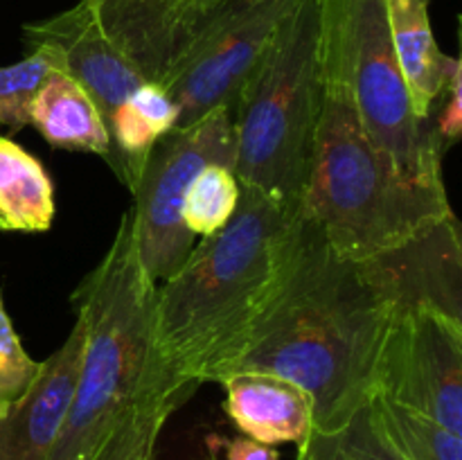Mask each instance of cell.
<instances>
[{
	"instance_id": "obj_15",
	"label": "cell",
	"mask_w": 462,
	"mask_h": 460,
	"mask_svg": "<svg viewBox=\"0 0 462 460\" xmlns=\"http://www.w3.org/2000/svg\"><path fill=\"white\" fill-rule=\"evenodd\" d=\"M54 221V185L36 156L0 135V230L45 233Z\"/></svg>"
},
{
	"instance_id": "obj_25",
	"label": "cell",
	"mask_w": 462,
	"mask_h": 460,
	"mask_svg": "<svg viewBox=\"0 0 462 460\" xmlns=\"http://www.w3.org/2000/svg\"><path fill=\"white\" fill-rule=\"evenodd\" d=\"M203 460H219V458H217L215 449H210V454H208V455H206V458H203Z\"/></svg>"
},
{
	"instance_id": "obj_9",
	"label": "cell",
	"mask_w": 462,
	"mask_h": 460,
	"mask_svg": "<svg viewBox=\"0 0 462 460\" xmlns=\"http://www.w3.org/2000/svg\"><path fill=\"white\" fill-rule=\"evenodd\" d=\"M27 45H50L61 59V72L75 79L97 106L104 124L125 104L144 77L129 57L108 39L90 0L68 12L23 27Z\"/></svg>"
},
{
	"instance_id": "obj_8",
	"label": "cell",
	"mask_w": 462,
	"mask_h": 460,
	"mask_svg": "<svg viewBox=\"0 0 462 460\" xmlns=\"http://www.w3.org/2000/svg\"><path fill=\"white\" fill-rule=\"evenodd\" d=\"M462 436V318L420 307L388 332L377 392Z\"/></svg>"
},
{
	"instance_id": "obj_22",
	"label": "cell",
	"mask_w": 462,
	"mask_h": 460,
	"mask_svg": "<svg viewBox=\"0 0 462 460\" xmlns=\"http://www.w3.org/2000/svg\"><path fill=\"white\" fill-rule=\"evenodd\" d=\"M431 124L445 152L447 147L458 143L462 133V63L449 75L445 93L431 115Z\"/></svg>"
},
{
	"instance_id": "obj_18",
	"label": "cell",
	"mask_w": 462,
	"mask_h": 460,
	"mask_svg": "<svg viewBox=\"0 0 462 460\" xmlns=\"http://www.w3.org/2000/svg\"><path fill=\"white\" fill-rule=\"evenodd\" d=\"M242 185L233 167L208 165L194 176L183 198V224L197 237L219 233L239 206Z\"/></svg>"
},
{
	"instance_id": "obj_17",
	"label": "cell",
	"mask_w": 462,
	"mask_h": 460,
	"mask_svg": "<svg viewBox=\"0 0 462 460\" xmlns=\"http://www.w3.org/2000/svg\"><path fill=\"white\" fill-rule=\"evenodd\" d=\"M382 427L404 460H462V436L442 424L388 400L374 395Z\"/></svg>"
},
{
	"instance_id": "obj_23",
	"label": "cell",
	"mask_w": 462,
	"mask_h": 460,
	"mask_svg": "<svg viewBox=\"0 0 462 460\" xmlns=\"http://www.w3.org/2000/svg\"><path fill=\"white\" fill-rule=\"evenodd\" d=\"M226 458L228 460H280V454L275 446L242 436L226 442Z\"/></svg>"
},
{
	"instance_id": "obj_12",
	"label": "cell",
	"mask_w": 462,
	"mask_h": 460,
	"mask_svg": "<svg viewBox=\"0 0 462 460\" xmlns=\"http://www.w3.org/2000/svg\"><path fill=\"white\" fill-rule=\"evenodd\" d=\"M108 39L140 75L162 84L188 41L185 0H90Z\"/></svg>"
},
{
	"instance_id": "obj_13",
	"label": "cell",
	"mask_w": 462,
	"mask_h": 460,
	"mask_svg": "<svg viewBox=\"0 0 462 460\" xmlns=\"http://www.w3.org/2000/svg\"><path fill=\"white\" fill-rule=\"evenodd\" d=\"M383 5L411 108L420 120H431L460 59L438 48L429 14L431 0H383Z\"/></svg>"
},
{
	"instance_id": "obj_10",
	"label": "cell",
	"mask_w": 462,
	"mask_h": 460,
	"mask_svg": "<svg viewBox=\"0 0 462 460\" xmlns=\"http://www.w3.org/2000/svg\"><path fill=\"white\" fill-rule=\"evenodd\" d=\"M84 345V323L77 318L63 345L41 361L39 377L0 419V460L48 458L75 397Z\"/></svg>"
},
{
	"instance_id": "obj_6",
	"label": "cell",
	"mask_w": 462,
	"mask_h": 460,
	"mask_svg": "<svg viewBox=\"0 0 462 460\" xmlns=\"http://www.w3.org/2000/svg\"><path fill=\"white\" fill-rule=\"evenodd\" d=\"M235 161L233 115L217 108L189 126L161 135L135 180L129 210L135 248L153 284H161L188 260L194 235L183 224V198L194 176L208 165Z\"/></svg>"
},
{
	"instance_id": "obj_14",
	"label": "cell",
	"mask_w": 462,
	"mask_h": 460,
	"mask_svg": "<svg viewBox=\"0 0 462 460\" xmlns=\"http://www.w3.org/2000/svg\"><path fill=\"white\" fill-rule=\"evenodd\" d=\"M30 124L50 147L97 153L106 161V124L88 93L66 72L54 70L45 77L30 106Z\"/></svg>"
},
{
	"instance_id": "obj_1",
	"label": "cell",
	"mask_w": 462,
	"mask_h": 460,
	"mask_svg": "<svg viewBox=\"0 0 462 460\" xmlns=\"http://www.w3.org/2000/svg\"><path fill=\"white\" fill-rule=\"evenodd\" d=\"M411 309L391 251L343 257L298 215L278 278L224 377L257 370L291 379L311 397L316 431H334L374 397L383 343Z\"/></svg>"
},
{
	"instance_id": "obj_21",
	"label": "cell",
	"mask_w": 462,
	"mask_h": 460,
	"mask_svg": "<svg viewBox=\"0 0 462 460\" xmlns=\"http://www.w3.org/2000/svg\"><path fill=\"white\" fill-rule=\"evenodd\" d=\"M129 102L158 135L170 133L179 124V106L170 97V93L153 81H144L143 86H138Z\"/></svg>"
},
{
	"instance_id": "obj_4",
	"label": "cell",
	"mask_w": 462,
	"mask_h": 460,
	"mask_svg": "<svg viewBox=\"0 0 462 460\" xmlns=\"http://www.w3.org/2000/svg\"><path fill=\"white\" fill-rule=\"evenodd\" d=\"M320 0L280 23L233 106L235 179L300 212L323 99Z\"/></svg>"
},
{
	"instance_id": "obj_19",
	"label": "cell",
	"mask_w": 462,
	"mask_h": 460,
	"mask_svg": "<svg viewBox=\"0 0 462 460\" xmlns=\"http://www.w3.org/2000/svg\"><path fill=\"white\" fill-rule=\"evenodd\" d=\"M21 61L0 66V129L21 131L30 124V106L45 77L61 70V59L50 45H30Z\"/></svg>"
},
{
	"instance_id": "obj_11",
	"label": "cell",
	"mask_w": 462,
	"mask_h": 460,
	"mask_svg": "<svg viewBox=\"0 0 462 460\" xmlns=\"http://www.w3.org/2000/svg\"><path fill=\"white\" fill-rule=\"evenodd\" d=\"M224 410L246 437L264 445L302 442L314 428V404L291 379L244 370L221 379Z\"/></svg>"
},
{
	"instance_id": "obj_3",
	"label": "cell",
	"mask_w": 462,
	"mask_h": 460,
	"mask_svg": "<svg viewBox=\"0 0 462 460\" xmlns=\"http://www.w3.org/2000/svg\"><path fill=\"white\" fill-rule=\"evenodd\" d=\"M300 216L334 253L368 260L442 224L454 210L445 185L409 179L373 147L346 84L323 70L319 129Z\"/></svg>"
},
{
	"instance_id": "obj_20",
	"label": "cell",
	"mask_w": 462,
	"mask_h": 460,
	"mask_svg": "<svg viewBox=\"0 0 462 460\" xmlns=\"http://www.w3.org/2000/svg\"><path fill=\"white\" fill-rule=\"evenodd\" d=\"M39 373L41 361L25 352L0 296V419L25 395Z\"/></svg>"
},
{
	"instance_id": "obj_7",
	"label": "cell",
	"mask_w": 462,
	"mask_h": 460,
	"mask_svg": "<svg viewBox=\"0 0 462 460\" xmlns=\"http://www.w3.org/2000/svg\"><path fill=\"white\" fill-rule=\"evenodd\" d=\"M300 0H228L197 18L162 79L189 126L217 108L233 113L237 95L264 57L280 23Z\"/></svg>"
},
{
	"instance_id": "obj_16",
	"label": "cell",
	"mask_w": 462,
	"mask_h": 460,
	"mask_svg": "<svg viewBox=\"0 0 462 460\" xmlns=\"http://www.w3.org/2000/svg\"><path fill=\"white\" fill-rule=\"evenodd\" d=\"M296 460H404L386 436L373 400L334 431L311 428L298 442Z\"/></svg>"
},
{
	"instance_id": "obj_2",
	"label": "cell",
	"mask_w": 462,
	"mask_h": 460,
	"mask_svg": "<svg viewBox=\"0 0 462 460\" xmlns=\"http://www.w3.org/2000/svg\"><path fill=\"white\" fill-rule=\"evenodd\" d=\"M298 215L242 188L228 224L194 244L188 260L156 284V345L188 397L228 370L278 278Z\"/></svg>"
},
{
	"instance_id": "obj_5",
	"label": "cell",
	"mask_w": 462,
	"mask_h": 460,
	"mask_svg": "<svg viewBox=\"0 0 462 460\" xmlns=\"http://www.w3.org/2000/svg\"><path fill=\"white\" fill-rule=\"evenodd\" d=\"M320 21L323 70L346 84L373 147L409 179L445 185V149L411 108L383 0H320Z\"/></svg>"
},
{
	"instance_id": "obj_24",
	"label": "cell",
	"mask_w": 462,
	"mask_h": 460,
	"mask_svg": "<svg viewBox=\"0 0 462 460\" xmlns=\"http://www.w3.org/2000/svg\"><path fill=\"white\" fill-rule=\"evenodd\" d=\"M224 3H228V0H185V27H188V36L197 18H201L203 14H208L210 9L219 7Z\"/></svg>"
}]
</instances>
